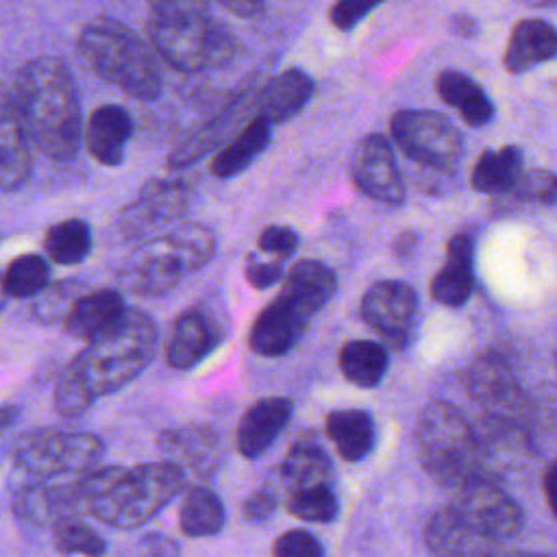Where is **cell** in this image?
Returning a JSON list of instances; mask_svg holds the SVG:
<instances>
[{"instance_id":"cell-1","label":"cell","mask_w":557,"mask_h":557,"mask_svg":"<svg viewBox=\"0 0 557 557\" xmlns=\"http://www.w3.org/2000/svg\"><path fill=\"white\" fill-rule=\"evenodd\" d=\"M154 320L128 309L109 331L91 339L63 368L54 385V409L63 418H78L98 396L113 394L139 376L157 352Z\"/></svg>"},{"instance_id":"cell-2","label":"cell","mask_w":557,"mask_h":557,"mask_svg":"<svg viewBox=\"0 0 557 557\" xmlns=\"http://www.w3.org/2000/svg\"><path fill=\"white\" fill-rule=\"evenodd\" d=\"M4 96L41 154L67 161L78 152L85 135L81 100L76 81L61 59L50 54L28 59L7 85Z\"/></svg>"},{"instance_id":"cell-3","label":"cell","mask_w":557,"mask_h":557,"mask_svg":"<svg viewBox=\"0 0 557 557\" xmlns=\"http://www.w3.org/2000/svg\"><path fill=\"white\" fill-rule=\"evenodd\" d=\"M85 511L115 529L150 522L185 485V474L170 461L133 468L104 466L81 474Z\"/></svg>"},{"instance_id":"cell-4","label":"cell","mask_w":557,"mask_h":557,"mask_svg":"<svg viewBox=\"0 0 557 557\" xmlns=\"http://www.w3.org/2000/svg\"><path fill=\"white\" fill-rule=\"evenodd\" d=\"M146 30L157 54L178 72L224 67L239 54L231 28L198 0L152 2Z\"/></svg>"},{"instance_id":"cell-5","label":"cell","mask_w":557,"mask_h":557,"mask_svg":"<svg viewBox=\"0 0 557 557\" xmlns=\"http://www.w3.org/2000/svg\"><path fill=\"white\" fill-rule=\"evenodd\" d=\"M416 446L424 470L453 492L487 472V448L479 429L448 400H431L416 422Z\"/></svg>"},{"instance_id":"cell-6","label":"cell","mask_w":557,"mask_h":557,"mask_svg":"<svg viewBox=\"0 0 557 557\" xmlns=\"http://www.w3.org/2000/svg\"><path fill=\"white\" fill-rule=\"evenodd\" d=\"M76 52L94 74L135 100H154L161 94L163 74L152 50L111 17L87 22L76 37Z\"/></svg>"},{"instance_id":"cell-7","label":"cell","mask_w":557,"mask_h":557,"mask_svg":"<svg viewBox=\"0 0 557 557\" xmlns=\"http://www.w3.org/2000/svg\"><path fill=\"white\" fill-rule=\"evenodd\" d=\"M215 255V235L202 224H183L144 242L131 252L117 281L139 296H163L189 272L207 265Z\"/></svg>"},{"instance_id":"cell-8","label":"cell","mask_w":557,"mask_h":557,"mask_svg":"<svg viewBox=\"0 0 557 557\" xmlns=\"http://www.w3.org/2000/svg\"><path fill=\"white\" fill-rule=\"evenodd\" d=\"M468 396L481 409L479 433L487 453L496 444H518L527 437L531 407L507 359L494 350L479 352L461 374Z\"/></svg>"},{"instance_id":"cell-9","label":"cell","mask_w":557,"mask_h":557,"mask_svg":"<svg viewBox=\"0 0 557 557\" xmlns=\"http://www.w3.org/2000/svg\"><path fill=\"white\" fill-rule=\"evenodd\" d=\"M102 450L100 437L87 431L35 429L13 444L11 461L30 481H54L94 470Z\"/></svg>"},{"instance_id":"cell-10","label":"cell","mask_w":557,"mask_h":557,"mask_svg":"<svg viewBox=\"0 0 557 557\" xmlns=\"http://www.w3.org/2000/svg\"><path fill=\"white\" fill-rule=\"evenodd\" d=\"M394 144L424 170L442 176L455 174L463 154V135L442 113L403 109L389 120Z\"/></svg>"},{"instance_id":"cell-11","label":"cell","mask_w":557,"mask_h":557,"mask_svg":"<svg viewBox=\"0 0 557 557\" xmlns=\"http://www.w3.org/2000/svg\"><path fill=\"white\" fill-rule=\"evenodd\" d=\"M189 202V187L181 178H150L137 191V198L128 202L120 218L117 228L122 237L131 242H150L163 226L176 222Z\"/></svg>"},{"instance_id":"cell-12","label":"cell","mask_w":557,"mask_h":557,"mask_svg":"<svg viewBox=\"0 0 557 557\" xmlns=\"http://www.w3.org/2000/svg\"><path fill=\"white\" fill-rule=\"evenodd\" d=\"M448 505L472 527L498 542L516 537L524 527L520 505L492 476H481L457 487Z\"/></svg>"},{"instance_id":"cell-13","label":"cell","mask_w":557,"mask_h":557,"mask_svg":"<svg viewBox=\"0 0 557 557\" xmlns=\"http://www.w3.org/2000/svg\"><path fill=\"white\" fill-rule=\"evenodd\" d=\"M318 311L302 296L281 287V294L257 313L248 333V346L261 357L287 355L307 333Z\"/></svg>"},{"instance_id":"cell-14","label":"cell","mask_w":557,"mask_h":557,"mask_svg":"<svg viewBox=\"0 0 557 557\" xmlns=\"http://www.w3.org/2000/svg\"><path fill=\"white\" fill-rule=\"evenodd\" d=\"M224 309L213 300H202L185 309L172 324L165 344V361L176 370H189L211 355L226 337Z\"/></svg>"},{"instance_id":"cell-15","label":"cell","mask_w":557,"mask_h":557,"mask_svg":"<svg viewBox=\"0 0 557 557\" xmlns=\"http://www.w3.org/2000/svg\"><path fill=\"white\" fill-rule=\"evenodd\" d=\"M359 313L383 337L385 348H405L416 322L418 296L403 281H379L363 294Z\"/></svg>"},{"instance_id":"cell-16","label":"cell","mask_w":557,"mask_h":557,"mask_svg":"<svg viewBox=\"0 0 557 557\" xmlns=\"http://www.w3.org/2000/svg\"><path fill=\"white\" fill-rule=\"evenodd\" d=\"M350 176L355 187L379 205H403L405 183L389 139L381 133L361 137L350 157Z\"/></svg>"},{"instance_id":"cell-17","label":"cell","mask_w":557,"mask_h":557,"mask_svg":"<svg viewBox=\"0 0 557 557\" xmlns=\"http://www.w3.org/2000/svg\"><path fill=\"white\" fill-rule=\"evenodd\" d=\"M13 513L35 527H59L85 511L81 474L54 481H28L15 490Z\"/></svg>"},{"instance_id":"cell-18","label":"cell","mask_w":557,"mask_h":557,"mask_svg":"<svg viewBox=\"0 0 557 557\" xmlns=\"http://www.w3.org/2000/svg\"><path fill=\"white\" fill-rule=\"evenodd\" d=\"M261 87L255 85V81L242 85L231 100L215 113L211 115L205 124H200L198 128L189 131L168 154V170H185L191 163H196L198 159H202L209 150L218 148L220 144L224 146L226 137L242 124L244 115L252 109V104L257 107V98H259Z\"/></svg>"},{"instance_id":"cell-19","label":"cell","mask_w":557,"mask_h":557,"mask_svg":"<svg viewBox=\"0 0 557 557\" xmlns=\"http://www.w3.org/2000/svg\"><path fill=\"white\" fill-rule=\"evenodd\" d=\"M157 444L163 453V461L176 466L185 479H209L220 470L224 461L222 442L218 433L207 424H183L165 429Z\"/></svg>"},{"instance_id":"cell-20","label":"cell","mask_w":557,"mask_h":557,"mask_svg":"<svg viewBox=\"0 0 557 557\" xmlns=\"http://www.w3.org/2000/svg\"><path fill=\"white\" fill-rule=\"evenodd\" d=\"M424 542L435 557H507L498 542L463 520L450 505L431 513L424 524Z\"/></svg>"},{"instance_id":"cell-21","label":"cell","mask_w":557,"mask_h":557,"mask_svg":"<svg viewBox=\"0 0 557 557\" xmlns=\"http://www.w3.org/2000/svg\"><path fill=\"white\" fill-rule=\"evenodd\" d=\"M294 405L285 396H265L246 409L235 431V446L242 457H261L289 424Z\"/></svg>"},{"instance_id":"cell-22","label":"cell","mask_w":557,"mask_h":557,"mask_svg":"<svg viewBox=\"0 0 557 557\" xmlns=\"http://www.w3.org/2000/svg\"><path fill=\"white\" fill-rule=\"evenodd\" d=\"M474 289V244L466 233L448 239L446 263L431 278V296L444 307H461Z\"/></svg>"},{"instance_id":"cell-23","label":"cell","mask_w":557,"mask_h":557,"mask_svg":"<svg viewBox=\"0 0 557 557\" xmlns=\"http://www.w3.org/2000/svg\"><path fill=\"white\" fill-rule=\"evenodd\" d=\"M133 135V117L120 104L96 107L85 124V144L89 154L102 165H120L126 144Z\"/></svg>"},{"instance_id":"cell-24","label":"cell","mask_w":557,"mask_h":557,"mask_svg":"<svg viewBox=\"0 0 557 557\" xmlns=\"http://www.w3.org/2000/svg\"><path fill=\"white\" fill-rule=\"evenodd\" d=\"M313 94H315L313 78L298 67H289L278 76L270 78L261 87L257 107H255L257 117H261L270 126L283 124L292 120L296 113H300Z\"/></svg>"},{"instance_id":"cell-25","label":"cell","mask_w":557,"mask_h":557,"mask_svg":"<svg viewBox=\"0 0 557 557\" xmlns=\"http://www.w3.org/2000/svg\"><path fill=\"white\" fill-rule=\"evenodd\" d=\"M128 307L115 289H94L83 294L63 320V329L70 337L89 344L113 324H117Z\"/></svg>"},{"instance_id":"cell-26","label":"cell","mask_w":557,"mask_h":557,"mask_svg":"<svg viewBox=\"0 0 557 557\" xmlns=\"http://www.w3.org/2000/svg\"><path fill=\"white\" fill-rule=\"evenodd\" d=\"M33 168V141L24 128L15 107L2 94L0 113V181L4 191H13L26 183Z\"/></svg>"},{"instance_id":"cell-27","label":"cell","mask_w":557,"mask_h":557,"mask_svg":"<svg viewBox=\"0 0 557 557\" xmlns=\"http://www.w3.org/2000/svg\"><path fill=\"white\" fill-rule=\"evenodd\" d=\"M557 57V28L544 20H520L509 35L503 63L507 72L522 74Z\"/></svg>"},{"instance_id":"cell-28","label":"cell","mask_w":557,"mask_h":557,"mask_svg":"<svg viewBox=\"0 0 557 557\" xmlns=\"http://www.w3.org/2000/svg\"><path fill=\"white\" fill-rule=\"evenodd\" d=\"M333 463L315 437L296 440L281 461V481L289 494L329 485Z\"/></svg>"},{"instance_id":"cell-29","label":"cell","mask_w":557,"mask_h":557,"mask_svg":"<svg viewBox=\"0 0 557 557\" xmlns=\"http://www.w3.org/2000/svg\"><path fill=\"white\" fill-rule=\"evenodd\" d=\"M437 96L470 126H485L494 117V104L483 87L459 70H442L435 78Z\"/></svg>"},{"instance_id":"cell-30","label":"cell","mask_w":557,"mask_h":557,"mask_svg":"<svg viewBox=\"0 0 557 557\" xmlns=\"http://www.w3.org/2000/svg\"><path fill=\"white\" fill-rule=\"evenodd\" d=\"M326 435L344 461H361L374 448L376 431L363 409H337L326 416Z\"/></svg>"},{"instance_id":"cell-31","label":"cell","mask_w":557,"mask_h":557,"mask_svg":"<svg viewBox=\"0 0 557 557\" xmlns=\"http://www.w3.org/2000/svg\"><path fill=\"white\" fill-rule=\"evenodd\" d=\"M272 137V128L261 117H252L246 126L239 128L231 137L228 144H224L215 157L211 159V174L218 178H228L239 174L244 168L252 163L257 154H261Z\"/></svg>"},{"instance_id":"cell-32","label":"cell","mask_w":557,"mask_h":557,"mask_svg":"<svg viewBox=\"0 0 557 557\" xmlns=\"http://www.w3.org/2000/svg\"><path fill=\"white\" fill-rule=\"evenodd\" d=\"M522 174V152L518 146L485 150L472 168V187L483 194L505 196Z\"/></svg>"},{"instance_id":"cell-33","label":"cell","mask_w":557,"mask_h":557,"mask_svg":"<svg viewBox=\"0 0 557 557\" xmlns=\"http://www.w3.org/2000/svg\"><path fill=\"white\" fill-rule=\"evenodd\" d=\"M226 520L220 496L205 487H189L178 509V527L189 537H209L222 531Z\"/></svg>"},{"instance_id":"cell-34","label":"cell","mask_w":557,"mask_h":557,"mask_svg":"<svg viewBox=\"0 0 557 557\" xmlns=\"http://www.w3.org/2000/svg\"><path fill=\"white\" fill-rule=\"evenodd\" d=\"M387 348L381 342L352 339L339 350V370L357 387H374L387 372Z\"/></svg>"},{"instance_id":"cell-35","label":"cell","mask_w":557,"mask_h":557,"mask_svg":"<svg viewBox=\"0 0 557 557\" xmlns=\"http://www.w3.org/2000/svg\"><path fill=\"white\" fill-rule=\"evenodd\" d=\"M46 257L59 265H76L91 250V228L81 218H67L48 228L44 237Z\"/></svg>"},{"instance_id":"cell-36","label":"cell","mask_w":557,"mask_h":557,"mask_svg":"<svg viewBox=\"0 0 557 557\" xmlns=\"http://www.w3.org/2000/svg\"><path fill=\"white\" fill-rule=\"evenodd\" d=\"M283 289L294 292L322 309L337 289L335 272L315 259H300L296 261L283 278Z\"/></svg>"},{"instance_id":"cell-37","label":"cell","mask_w":557,"mask_h":557,"mask_svg":"<svg viewBox=\"0 0 557 557\" xmlns=\"http://www.w3.org/2000/svg\"><path fill=\"white\" fill-rule=\"evenodd\" d=\"M50 265L39 255L15 257L2 276V292L11 298H33L48 289Z\"/></svg>"},{"instance_id":"cell-38","label":"cell","mask_w":557,"mask_h":557,"mask_svg":"<svg viewBox=\"0 0 557 557\" xmlns=\"http://www.w3.org/2000/svg\"><path fill=\"white\" fill-rule=\"evenodd\" d=\"M500 205H553L557 207V174L546 170H529L522 172L516 185L505 194L498 196Z\"/></svg>"},{"instance_id":"cell-39","label":"cell","mask_w":557,"mask_h":557,"mask_svg":"<svg viewBox=\"0 0 557 557\" xmlns=\"http://www.w3.org/2000/svg\"><path fill=\"white\" fill-rule=\"evenodd\" d=\"M287 511L307 522H331L339 511V503L331 485L294 492L287 496Z\"/></svg>"},{"instance_id":"cell-40","label":"cell","mask_w":557,"mask_h":557,"mask_svg":"<svg viewBox=\"0 0 557 557\" xmlns=\"http://www.w3.org/2000/svg\"><path fill=\"white\" fill-rule=\"evenodd\" d=\"M54 548L63 555H85V557H104V540L81 520H67L52 529Z\"/></svg>"},{"instance_id":"cell-41","label":"cell","mask_w":557,"mask_h":557,"mask_svg":"<svg viewBox=\"0 0 557 557\" xmlns=\"http://www.w3.org/2000/svg\"><path fill=\"white\" fill-rule=\"evenodd\" d=\"M274 557H324L322 544L309 531L289 529L285 531L272 548Z\"/></svg>"},{"instance_id":"cell-42","label":"cell","mask_w":557,"mask_h":557,"mask_svg":"<svg viewBox=\"0 0 557 557\" xmlns=\"http://www.w3.org/2000/svg\"><path fill=\"white\" fill-rule=\"evenodd\" d=\"M257 246L261 252L272 255L276 261H283L296 252L298 235L287 226L270 224L257 235Z\"/></svg>"},{"instance_id":"cell-43","label":"cell","mask_w":557,"mask_h":557,"mask_svg":"<svg viewBox=\"0 0 557 557\" xmlns=\"http://www.w3.org/2000/svg\"><path fill=\"white\" fill-rule=\"evenodd\" d=\"M81 296H74V285L72 283H61V285H54V287H48L44 296H39L37 305L33 307L35 315L50 322L54 320L57 315H63V311L59 309L63 302L67 307H74V302L78 300ZM65 318V315H63Z\"/></svg>"},{"instance_id":"cell-44","label":"cell","mask_w":557,"mask_h":557,"mask_svg":"<svg viewBox=\"0 0 557 557\" xmlns=\"http://www.w3.org/2000/svg\"><path fill=\"white\" fill-rule=\"evenodd\" d=\"M379 4L376 2H366V0H339L331 7L329 17L335 28L339 30H350L355 28L370 11H374Z\"/></svg>"},{"instance_id":"cell-45","label":"cell","mask_w":557,"mask_h":557,"mask_svg":"<svg viewBox=\"0 0 557 557\" xmlns=\"http://www.w3.org/2000/svg\"><path fill=\"white\" fill-rule=\"evenodd\" d=\"M283 276V270H281V261L272 259V261H265V259H259L257 255H248V261H246V278L252 287L257 289H268L272 287L274 283H278Z\"/></svg>"},{"instance_id":"cell-46","label":"cell","mask_w":557,"mask_h":557,"mask_svg":"<svg viewBox=\"0 0 557 557\" xmlns=\"http://www.w3.org/2000/svg\"><path fill=\"white\" fill-rule=\"evenodd\" d=\"M278 507V500H276V494L268 487H259L255 490L242 505V513L248 522H265L274 516Z\"/></svg>"},{"instance_id":"cell-47","label":"cell","mask_w":557,"mask_h":557,"mask_svg":"<svg viewBox=\"0 0 557 557\" xmlns=\"http://www.w3.org/2000/svg\"><path fill=\"white\" fill-rule=\"evenodd\" d=\"M144 548L148 557H178L176 542L165 535H148L144 540Z\"/></svg>"},{"instance_id":"cell-48","label":"cell","mask_w":557,"mask_h":557,"mask_svg":"<svg viewBox=\"0 0 557 557\" xmlns=\"http://www.w3.org/2000/svg\"><path fill=\"white\" fill-rule=\"evenodd\" d=\"M544 494H546V503H548L553 516L557 518V459L550 461L544 472Z\"/></svg>"},{"instance_id":"cell-49","label":"cell","mask_w":557,"mask_h":557,"mask_svg":"<svg viewBox=\"0 0 557 557\" xmlns=\"http://www.w3.org/2000/svg\"><path fill=\"white\" fill-rule=\"evenodd\" d=\"M416 246H418V233L411 231V228H407V231H403V233L394 239V255H396L398 259H407V257L413 255Z\"/></svg>"},{"instance_id":"cell-50","label":"cell","mask_w":557,"mask_h":557,"mask_svg":"<svg viewBox=\"0 0 557 557\" xmlns=\"http://www.w3.org/2000/svg\"><path fill=\"white\" fill-rule=\"evenodd\" d=\"M226 11L235 13L237 17H252L257 13H261L265 9L263 2H255V0H239V2H224L222 4Z\"/></svg>"},{"instance_id":"cell-51","label":"cell","mask_w":557,"mask_h":557,"mask_svg":"<svg viewBox=\"0 0 557 557\" xmlns=\"http://www.w3.org/2000/svg\"><path fill=\"white\" fill-rule=\"evenodd\" d=\"M453 24H455V30L463 37H472L474 30H476V24L472 20V15H466V13H459L453 17Z\"/></svg>"},{"instance_id":"cell-52","label":"cell","mask_w":557,"mask_h":557,"mask_svg":"<svg viewBox=\"0 0 557 557\" xmlns=\"http://www.w3.org/2000/svg\"><path fill=\"white\" fill-rule=\"evenodd\" d=\"M13 411H15V407H11V405H4V407H2V426H4V429L11 424Z\"/></svg>"},{"instance_id":"cell-53","label":"cell","mask_w":557,"mask_h":557,"mask_svg":"<svg viewBox=\"0 0 557 557\" xmlns=\"http://www.w3.org/2000/svg\"><path fill=\"white\" fill-rule=\"evenodd\" d=\"M507 557H548V555H540V553H509Z\"/></svg>"},{"instance_id":"cell-54","label":"cell","mask_w":557,"mask_h":557,"mask_svg":"<svg viewBox=\"0 0 557 557\" xmlns=\"http://www.w3.org/2000/svg\"><path fill=\"white\" fill-rule=\"evenodd\" d=\"M555 368H557V348H555Z\"/></svg>"}]
</instances>
